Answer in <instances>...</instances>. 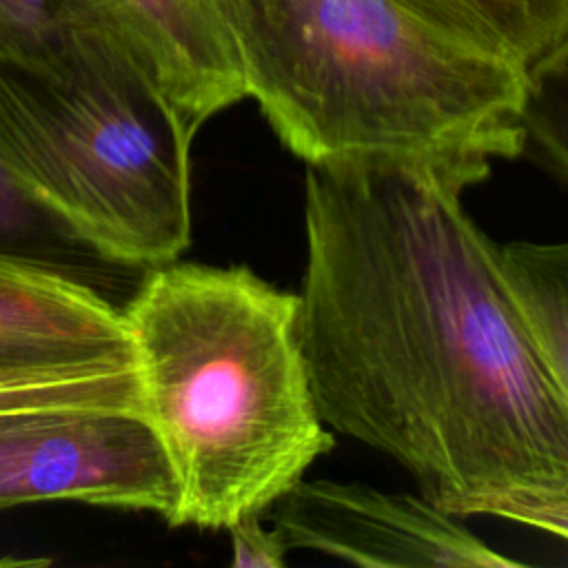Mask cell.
<instances>
[{
	"mask_svg": "<svg viewBox=\"0 0 568 568\" xmlns=\"http://www.w3.org/2000/svg\"><path fill=\"white\" fill-rule=\"evenodd\" d=\"M195 135L111 27L33 60L0 58V158L106 257L153 268L191 240Z\"/></svg>",
	"mask_w": 568,
	"mask_h": 568,
	"instance_id": "cell-4",
	"label": "cell"
},
{
	"mask_svg": "<svg viewBox=\"0 0 568 568\" xmlns=\"http://www.w3.org/2000/svg\"><path fill=\"white\" fill-rule=\"evenodd\" d=\"M135 366L129 326L100 291L0 257V368Z\"/></svg>",
	"mask_w": 568,
	"mask_h": 568,
	"instance_id": "cell-7",
	"label": "cell"
},
{
	"mask_svg": "<svg viewBox=\"0 0 568 568\" xmlns=\"http://www.w3.org/2000/svg\"><path fill=\"white\" fill-rule=\"evenodd\" d=\"M499 253L526 322L568 402V242H510Z\"/></svg>",
	"mask_w": 568,
	"mask_h": 568,
	"instance_id": "cell-11",
	"label": "cell"
},
{
	"mask_svg": "<svg viewBox=\"0 0 568 568\" xmlns=\"http://www.w3.org/2000/svg\"><path fill=\"white\" fill-rule=\"evenodd\" d=\"M437 29L528 71L568 38V0H397Z\"/></svg>",
	"mask_w": 568,
	"mask_h": 568,
	"instance_id": "cell-10",
	"label": "cell"
},
{
	"mask_svg": "<svg viewBox=\"0 0 568 568\" xmlns=\"http://www.w3.org/2000/svg\"><path fill=\"white\" fill-rule=\"evenodd\" d=\"M0 257L44 268L106 295L140 268L124 266L36 200L0 158Z\"/></svg>",
	"mask_w": 568,
	"mask_h": 568,
	"instance_id": "cell-9",
	"label": "cell"
},
{
	"mask_svg": "<svg viewBox=\"0 0 568 568\" xmlns=\"http://www.w3.org/2000/svg\"><path fill=\"white\" fill-rule=\"evenodd\" d=\"M524 151L568 184V38L526 71Z\"/></svg>",
	"mask_w": 568,
	"mask_h": 568,
	"instance_id": "cell-13",
	"label": "cell"
},
{
	"mask_svg": "<svg viewBox=\"0 0 568 568\" xmlns=\"http://www.w3.org/2000/svg\"><path fill=\"white\" fill-rule=\"evenodd\" d=\"M142 410L175 477L171 526L229 530L333 448L297 337V293L246 266L146 268L122 306Z\"/></svg>",
	"mask_w": 568,
	"mask_h": 568,
	"instance_id": "cell-2",
	"label": "cell"
},
{
	"mask_svg": "<svg viewBox=\"0 0 568 568\" xmlns=\"http://www.w3.org/2000/svg\"><path fill=\"white\" fill-rule=\"evenodd\" d=\"M477 160L306 169L297 337L324 424L444 510L568 493V402L499 246L464 209Z\"/></svg>",
	"mask_w": 568,
	"mask_h": 568,
	"instance_id": "cell-1",
	"label": "cell"
},
{
	"mask_svg": "<svg viewBox=\"0 0 568 568\" xmlns=\"http://www.w3.org/2000/svg\"><path fill=\"white\" fill-rule=\"evenodd\" d=\"M47 404H95L142 408L135 366L0 368V408Z\"/></svg>",
	"mask_w": 568,
	"mask_h": 568,
	"instance_id": "cell-12",
	"label": "cell"
},
{
	"mask_svg": "<svg viewBox=\"0 0 568 568\" xmlns=\"http://www.w3.org/2000/svg\"><path fill=\"white\" fill-rule=\"evenodd\" d=\"M246 98L306 166L524 153L526 71L397 0H222Z\"/></svg>",
	"mask_w": 568,
	"mask_h": 568,
	"instance_id": "cell-3",
	"label": "cell"
},
{
	"mask_svg": "<svg viewBox=\"0 0 568 568\" xmlns=\"http://www.w3.org/2000/svg\"><path fill=\"white\" fill-rule=\"evenodd\" d=\"M89 27L120 33L109 0H0V58L47 55L73 31Z\"/></svg>",
	"mask_w": 568,
	"mask_h": 568,
	"instance_id": "cell-14",
	"label": "cell"
},
{
	"mask_svg": "<svg viewBox=\"0 0 568 568\" xmlns=\"http://www.w3.org/2000/svg\"><path fill=\"white\" fill-rule=\"evenodd\" d=\"M288 550H315L366 568H513L430 497L357 481L300 479L275 501Z\"/></svg>",
	"mask_w": 568,
	"mask_h": 568,
	"instance_id": "cell-6",
	"label": "cell"
},
{
	"mask_svg": "<svg viewBox=\"0 0 568 568\" xmlns=\"http://www.w3.org/2000/svg\"><path fill=\"white\" fill-rule=\"evenodd\" d=\"M231 546L235 568H282L288 546L282 532L273 526L266 528L260 515H246L231 528Z\"/></svg>",
	"mask_w": 568,
	"mask_h": 568,
	"instance_id": "cell-15",
	"label": "cell"
},
{
	"mask_svg": "<svg viewBox=\"0 0 568 568\" xmlns=\"http://www.w3.org/2000/svg\"><path fill=\"white\" fill-rule=\"evenodd\" d=\"M120 36L191 135L246 98L222 0H109Z\"/></svg>",
	"mask_w": 568,
	"mask_h": 568,
	"instance_id": "cell-8",
	"label": "cell"
},
{
	"mask_svg": "<svg viewBox=\"0 0 568 568\" xmlns=\"http://www.w3.org/2000/svg\"><path fill=\"white\" fill-rule=\"evenodd\" d=\"M38 501L151 510L171 521L178 486L142 408H0V508Z\"/></svg>",
	"mask_w": 568,
	"mask_h": 568,
	"instance_id": "cell-5",
	"label": "cell"
}]
</instances>
